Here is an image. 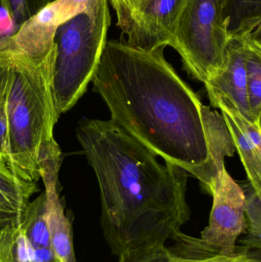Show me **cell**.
I'll return each instance as SVG.
<instances>
[{
	"instance_id": "obj_20",
	"label": "cell",
	"mask_w": 261,
	"mask_h": 262,
	"mask_svg": "<svg viewBox=\"0 0 261 262\" xmlns=\"http://www.w3.org/2000/svg\"><path fill=\"white\" fill-rule=\"evenodd\" d=\"M53 1L55 0H0V3L7 12L14 29L18 30L26 21Z\"/></svg>"
},
{
	"instance_id": "obj_9",
	"label": "cell",
	"mask_w": 261,
	"mask_h": 262,
	"mask_svg": "<svg viewBox=\"0 0 261 262\" xmlns=\"http://www.w3.org/2000/svg\"><path fill=\"white\" fill-rule=\"evenodd\" d=\"M217 108L229 131L248 176V182L261 193V130L260 123H252L239 112L224 103Z\"/></svg>"
},
{
	"instance_id": "obj_19",
	"label": "cell",
	"mask_w": 261,
	"mask_h": 262,
	"mask_svg": "<svg viewBox=\"0 0 261 262\" xmlns=\"http://www.w3.org/2000/svg\"><path fill=\"white\" fill-rule=\"evenodd\" d=\"M9 61L6 49L0 52V160L12 168L9 145H8V122L6 114Z\"/></svg>"
},
{
	"instance_id": "obj_2",
	"label": "cell",
	"mask_w": 261,
	"mask_h": 262,
	"mask_svg": "<svg viewBox=\"0 0 261 262\" xmlns=\"http://www.w3.org/2000/svg\"><path fill=\"white\" fill-rule=\"evenodd\" d=\"M165 48L143 50L107 41L91 80L93 91L113 123L211 193L221 172L211 157L203 104L167 61Z\"/></svg>"
},
{
	"instance_id": "obj_10",
	"label": "cell",
	"mask_w": 261,
	"mask_h": 262,
	"mask_svg": "<svg viewBox=\"0 0 261 262\" xmlns=\"http://www.w3.org/2000/svg\"><path fill=\"white\" fill-rule=\"evenodd\" d=\"M172 241L173 246H165L160 252L142 262H261L260 251L240 246L236 253L225 255L219 248L181 231Z\"/></svg>"
},
{
	"instance_id": "obj_4",
	"label": "cell",
	"mask_w": 261,
	"mask_h": 262,
	"mask_svg": "<svg viewBox=\"0 0 261 262\" xmlns=\"http://www.w3.org/2000/svg\"><path fill=\"white\" fill-rule=\"evenodd\" d=\"M110 25L108 1L96 12L64 21L55 35L54 93L58 113H66L84 95L96 72Z\"/></svg>"
},
{
	"instance_id": "obj_15",
	"label": "cell",
	"mask_w": 261,
	"mask_h": 262,
	"mask_svg": "<svg viewBox=\"0 0 261 262\" xmlns=\"http://www.w3.org/2000/svg\"><path fill=\"white\" fill-rule=\"evenodd\" d=\"M45 192L29 203L20 225L23 233L35 249L52 248L50 233L45 219Z\"/></svg>"
},
{
	"instance_id": "obj_23",
	"label": "cell",
	"mask_w": 261,
	"mask_h": 262,
	"mask_svg": "<svg viewBox=\"0 0 261 262\" xmlns=\"http://www.w3.org/2000/svg\"><path fill=\"white\" fill-rule=\"evenodd\" d=\"M13 27L7 12L3 8H0V34L7 35L6 32L13 29Z\"/></svg>"
},
{
	"instance_id": "obj_11",
	"label": "cell",
	"mask_w": 261,
	"mask_h": 262,
	"mask_svg": "<svg viewBox=\"0 0 261 262\" xmlns=\"http://www.w3.org/2000/svg\"><path fill=\"white\" fill-rule=\"evenodd\" d=\"M60 166H51L41 179L45 187V219L52 249L61 262H77L72 239V226L66 216L58 190Z\"/></svg>"
},
{
	"instance_id": "obj_13",
	"label": "cell",
	"mask_w": 261,
	"mask_h": 262,
	"mask_svg": "<svg viewBox=\"0 0 261 262\" xmlns=\"http://www.w3.org/2000/svg\"><path fill=\"white\" fill-rule=\"evenodd\" d=\"M20 222L0 229V262H61L51 248L35 249Z\"/></svg>"
},
{
	"instance_id": "obj_22",
	"label": "cell",
	"mask_w": 261,
	"mask_h": 262,
	"mask_svg": "<svg viewBox=\"0 0 261 262\" xmlns=\"http://www.w3.org/2000/svg\"><path fill=\"white\" fill-rule=\"evenodd\" d=\"M22 216L23 212L0 192V229L21 221Z\"/></svg>"
},
{
	"instance_id": "obj_1",
	"label": "cell",
	"mask_w": 261,
	"mask_h": 262,
	"mask_svg": "<svg viewBox=\"0 0 261 262\" xmlns=\"http://www.w3.org/2000/svg\"><path fill=\"white\" fill-rule=\"evenodd\" d=\"M77 138L96 174L101 227L118 262H142L160 252L189 220L187 172L161 164L111 120H81Z\"/></svg>"
},
{
	"instance_id": "obj_3",
	"label": "cell",
	"mask_w": 261,
	"mask_h": 262,
	"mask_svg": "<svg viewBox=\"0 0 261 262\" xmlns=\"http://www.w3.org/2000/svg\"><path fill=\"white\" fill-rule=\"evenodd\" d=\"M6 49L8 145L12 167L25 180L36 183L48 168L62 162V152L53 134L60 117L53 83L56 45L42 58H30L10 46Z\"/></svg>"
},
{
	"instance_id": "obj_14",
	"label": "cell",
	"mask_w": 261,
	"mask_h": 262,
	"mask_svg": "<svg viewBox=\"0 0 261 262\" xmlns=\"http://www.w3.org/2000/svg\"><path fill=\"white\" fill-rule=\"evenodd\" d=\"M247 96L251 116L261 118V32L245 34Z\"/></svg>"
},
{
	"instance_id": "obj_17",
	"label": "cell",
	"mask_w": 261,
	"mask_h": 262,
	"mask_svg": "<svg viewBox=\"0 0 261 262\" xmlns=\"http://www.w3.org/2000/svg\"><path fill=\"white\" fill-rule=\"evenodd\" d=\"M229 34L261 32V0H230Z\"/></svg>"
},
{
	"instance_id": "obj_16",
	"label": "cell",
	"mask_w": 261,
	"mask_h": 262,
	"mask_svg": "<svg viewBox=\"0 0 261 262\" xmlns=\"http://www.w3.org/2000/svg\"><path fill=\"white\" fill-rule=\"evenodd\" d=\"M38 190L36 183L25 180L0 160V192L23 213L30 203L31 197Z\"/></svg>"
},
{
	"instance_id": "obj_7",
	"label": "cell",
	"mask_w": 261,
	"mask_h": 262,
	"mask_svg": "<svg viewBox=\"0 0 261 262\" xmlns=\"http://www.w3.org/2000/svg\"><path fill=\"white\" fill-rule=\"evenodd\" d=\"M246 41L245 34H230L225 54L224 70L205 83L211 105L217 108L219 103L239 112L252 123L247 96Z\"/></svg>"
},
{
	"instance_id": "obj_12",
	"label": "cell",
	"mask_w": 261,
	"mask_h": 262,
	"mask_svg": "<svg viewBox=\"0 0 261 262\" xmlns=\"http://www.w3.org/2000/svg\"><path fill=\"white\" fill-rule=\"evenodd\" d=\"M59 26L55 9L49 3L12 35L9 46L30 58H42L55 46Z\"/></svg>"
},
{
	"instance_id": "obj_18",
	"label": "cell",
	"mask_w": 261,
	"mask_h": 262,
	"mask_svg": "<svg viewBox=\"0 0 261 262\" xmlns=\"http://www.w3.org/2000/svg\"><path fill=\"white\" fill-rule=\"evenodd\" d=\"M242 187L245 195L247 235L240 240L241 246L249 250H261V193L248 182Z\"/></svg>"
},
{
	"instance_id": "obj_6",
	"label": "cell",
	"mask_w": 261,
	"mask_h": 262,
	"mask_svg": "<svg viewBox=\"0 0 261 262\" xmlns=\"http://www.w3.org/2000/svg\"><path fill=\"white\" fill-rule=\"evenodd\" d=\"M210 194L213 205L209 224L202 230L201 238L219 248L221 253L233 255L241 249L238 239L247 232L243 191L225 167Z\"/></svg>"
},
{
	"instance_id": "obj_21",
	"label": "cell",
	"mask_w": 261,
	"mask_h": 262,
	"mask_svg": "<svg viewBox=\"0 0 261 262\" xmlns=\"http://www.w3.org/2000/svg\"><path fill=\"white\" fill-rule=\"evenodd\" d=\"M150 0H110L117 17V26L124 30Z\"/></svg>"
},
{
	"instance_id": "obj_5",
	"label": "cell",
	"mask_w": 261,
	"mask_h": 262,
	"mask_svg": "<svg viewBox=\"0 0 261 262\" xmlns=\"http://www.w3.org/2000/svg\"><path fill=\"white\" fill-rule=\"evenodd\" d=\"M230 0H186L170 46L184 68L205 84L225 69Z\"/></svg>"
},
{
	"instance_id": "obj_24",
	"label": "cell",
	"mask_w": 261,
	"mask_h": 262,
	"mask_svg": "<svg viewBox=\"0 0 261 262\" xmlns=\"http://www.w3.org/2000/svg\"><path fill=\"white\" fill-rule=\"evenodd\" d=\"M12 35H1L0 34V52L9 46Z\"/></svg>"
},
{
	"instance_id": "obj_8",
	"label": "cell",
	"mask_w": 261,
	"mask_h": 262,
	"mask_svg": "<svg viewBox=\"0 0 261 262\" xmlns=\"http://www.w3.org/2000/svg\"><path fill=\"white\" fill-rule=\"evenodd\" d=\"M186 0H150L123 34L126 42L143 50L170 46Z\"/></svg>"
}]
</instances>
